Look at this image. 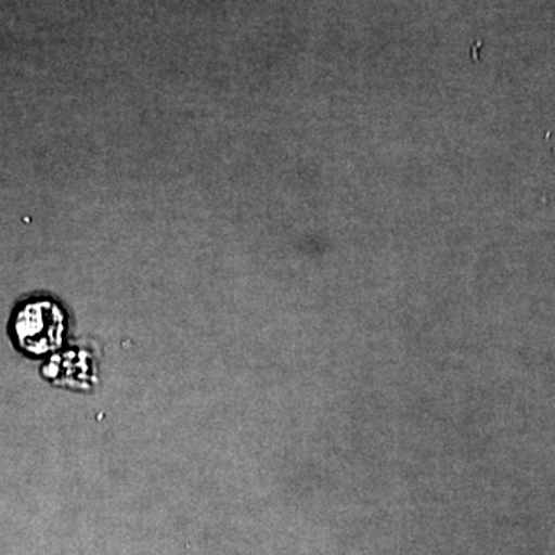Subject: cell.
I'll return each mask as SVG.
<instances>
[{
	"label": "cell",
	"instance_id": "obj_1",
	"mask_svg": "<svg viewBox=\"0 0 555 555\" xmlns=\"http://www.w3.org/2000/svg\"><path fill=\"white\" fill-rule=\"evenodd\" d=\"M67 332L64 309L51 299H30L13 317V337L22 352L43 357L60 349Z\"/></svg>",
	"mask_w": 555,
	"mask_h": 555
}]
</instances>
